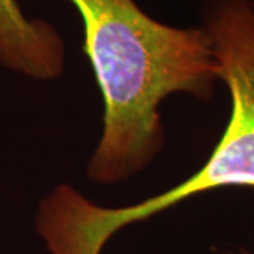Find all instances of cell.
I'll use <instances>...</instances> for the list:
<instances>
[{"label": "cell", "instance_id": "1", "mask_svg": "<svg viewBox=\"0 0 254 254\" xmlns=\"http://www.w3.org/2000/svg\"><path fill=\"white\" fill-rule=\"evenodd\" d=\"M69 1L82 18L83 53L105 105L88 175L98 184L125 181L163 147L160 103L173 93L209 99L218 66L202 27L163 24L134 0Z\"/></svg>", "mask_w": 254, "mask_h": 254}, {"label": "cell", "instance_id": "2", "mask_svg": "<svg viewBox=\"0 0 254 254\" xmlns=\"http://www.w3.org/2000/svg\"><path fill=\"white\" fill-rule=\"evenodd\" d=\"M200 27L209 38L218 79L230 93L226 128L203 167L173 190L126 208L89 205L83 227L98 245L190 196L225 187L254 188V0H205Z\"/></svg>", "mask_w": 254, "mask_h": 254}, {"label": "cell", "instance_id": "3", "mask_svg": "<svg viewBox=\"0 0 254 254\" xmlns=\"http://www.w3.org/2000/svg\"><path fill=\"white\" fill-rule=\"evenodd\" d=\"M64 41L43 20L24 16L17 0H0V63L13 71L48 81L64 69Z\"/></svg>", "mask_w": 254, "mask_h": 254}, {"label": "cell", "instance_id": "4", "mask_svg": "<svg viewBox=\"0 0 254 254\" xmlns=\"http://www.w3.org/2000/svg\"><path fill=\"white\" fill-rule=\"evenodd\" d=\"M233 254H254L252 253V252H247V250H245V249H242V250H239V252H236V253Z\"/></svg>", "mask_w": 254, "mask_h": 254}]
</instances>
